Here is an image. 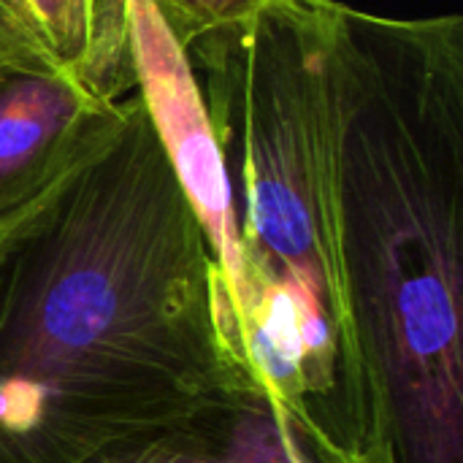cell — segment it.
I'll return each mask as SVG.
<instances>
[{"label": "cell", "instance_id": "obj_3", "mask_svg": "<svg viewBox=\"0 0 463 463\" xmlns=\"http://www.w3.org/2000/svg\"><path fill=\"white\" fill-rule=\"evenodd\" d=\"M326 8L279 0L195 41L187 60L231 182L241 274L279 282L366 350L339 220Z\"/></svg>", "mask_w": 463, "mask_h": 463}, {"label": "cell", "instance_id": "obj_1", "mask_svg": "<svg viewBox=\"0 0 463 463\" xmlns=\"http://www.w3.org/2000/svg\"><path fill=\"white\" fill-rule=\"evenodd\" d=\"M225 282L136 90L117 133L0 231V463H87L244 372Z\"/></svg>", "mask_w": 463, "mask_h": 463}, {"label": "cell", "instance_id": "obj_6", "mask_svg": "<svg viewBox=\"0 0 463 463\" xmlns=\"http://www.w3.org/2000/svg\"><path fill=\"white\" fill-rule=\"evenodd\" d=\"M87 463H320L274 399L241 374L184 420Z\"/></svg>", "mask_w": 463, "mask_h": 463}, {"label": "cell", "instance_id": "obj_8", "mask_svg": "<svg viewBox=\"0 0 463 463\" xmlns=\"http://www.w3.org/2000/svg\"><path fill=\"white\" fill-rule=\"evenodd\" d=\"M174 43L187 52L195 41L250 22L279 0H149Z\"/></svg>", "mask_w": 463, "mask_h": 463}, {"label": "cell", "instance_id": "obj_5", "mask_svg": "<svg viewBox=\"0 0 463 463\" xmlns=\"http://www.w3.org/2000/svg\"><path fill=\"white\" fill-rule=\"evenodd\" d=\"M130 27L138 73L136 90L149 109L174 171L214 250L225 282V342L233 355L244 361L233 323V296L241 277L239 217L225 163L206 119L198 81L193 76L187 52H182L165 33L149 0H130Z\"/></svg>", "mask_w": 463, "mask_h": 463}, {"label": "cell", "instance_id": "obj_4", "mask_svg": "<svg viewBox=\"0 0 463 463\" xmlns=\"http://www.w3.org/2000/svg\"><path fill=\"white\" fill-rule=\"evenodd\" d=\"M125 100H103L54 62L0 46V231L117 133Z\"/></svg>", "mask_w": 463, "mask_h": 463}, {"label": "cell", "instance_id": "obj_7", "mask_svg": "<svg viewBox=\"0 0 463 463\" xmlns=\"http://www.w3.org/2000/svg\"><path fill=\"white\" fill-rule=\"evenodd\" d=\"M0 46L54 62L103 100L138 87L130 0H0Z\"/></svg>", "mask_w": 463, "mask_h": 463}, {"label": "cell", "instance_id": "obj_2", "mask_svg": "<svg viewBox=\"0 0 463 463\" xmlns=\"http://www.w3.org/2000/svg\"><path fill=\"white\" fill-rule=\"evenodd\" d=\"M350 290L393 463H463V16L328 0Z\"/></svg>", "mask_w": 463, "mask_h": 463}]
</instances>
